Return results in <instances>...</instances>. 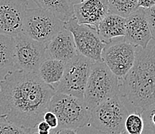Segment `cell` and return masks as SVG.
Wrapping results in <instances>:
<instances>
[{"label":"cell","mask_w":155,"mask_h":134,"mask_svg":"<svg viewBox=\"0 0 155 134\" xmlns=\"http://www.w3.org/2000/svg\"><path fill=\"white\" fill-rule=\"evenodd\" d=\"M68 1L70 2V3L73 4V5H75V4L80 3V2H82V1H84V0H68Z\"/></svg>","instance_id":"f1b7e54d"},{"label":"cell","mask_w":155,"mask_h":134,"mask_svg":"<svg viewBox=\"0 0 155 134\" xmlns=\"http://www.w3.org/2000/svg\"><path fill=\"white\" fill-rule=\"evenodd\" d=\"M73 10L79 23L97 27L108 14V0H84L73 5Z\"/></svg>","instance_id":"4fadbf2b"},{"label":"cell","mask_w":155,"mask_h":134,"mask_svg":"<svg viewBox=\"0 0 155 134\" xmlns=\"http://www.w3.org/2000/svg\"><path fill=\"white\" fill-rule=\"evenodd\" d=\"M124 39L137 47H147L152 36L147 19L145 9L139 7L126 18V30Z\"/></svg>","instance_id":"7c38bea8"},{"label":"cell","mask_w":155,"mask_h":134,"mask_svg":"<svg viewBox=\"0 0 155 134\" xmlns=\"http://www.w3.org/2000/svg\"><path fill=\"white\" fill-rule=\"evenodd\" d=\"M114 134H128L126 131H123V132H117V133H114Z\"/></svg>","instance_id":"f546056e"},{"label":"cell","mask_w":155,"mask_h":134,"mask_svg":"<svg viewBox=\"0 0 155 134\" xmlns=\"http://www.w3.org/2000/svg\"><path fill=\"white\" fill-rule=\"evenodd\" d=\"M31 129H32L22 127L0 117V134H29Z\"/></svg>","instance_id":"44dd1931"},{"label":"cell","mask_w":155,"mask_h":134,"mask_svg":"<svg viewBox=\"0 0 155 134\" xmlns=\"http://www.w3.org/2000/svg\"><path fill=\"white\" fill-rule=\"evenodd\" d=\"M119 96L133 112L141 113L155 103V52L152 39L147 47L136 46L135 61L123 78L119 79Z\"/></svg>","instance_id":"7a4b0ae2"},{"label":"cell","mask_w":155,"mask_h":134,"mask_svg":"<svg viewBox=\"0 0 155 134\" xmlns=\"http://www.w3.org/2000/svg\"><path fill=\"white\" fill-rule=\"evenodd\" d=\"M43 119L46 121V122L50 126L51 129H56V128L58 127V118H57V116H56V114H55L54 113L52 112V111L46 110V112H45L44 115H43Z\"/></svg>","instance_id":"cb8c5ba5"},{"label":"cell","mask_w":155,"mask_h":134,"mask_svg":"<svg viewBox=\"0 0 155 134\" xmlns=\"http://www.w3.org/2000/svg\"><path fill=\"white\" fill-rule=\"evenodd\" d=\"M96 29L106 43L116 38L124 37L126 18L116 14L108 13L99 22Z\"/></svg>","instance_id":"9a60e30c"},{"label":"cell","mask_w":155,"mask_h":134,"mask_svg":"<svg viewBox=\"0 0 155 134\" xmlns=\"http://www.w3.org/2000/svg\"><path fill=\"white\" fill-rule=\"evenodd\" d=\"M139 7L137 0H108V13L128 17Z\"/></svg>","instance_id":"d6986e66"},{"label":"cell","mask_w":155,"mask_h":134,"mask_svg":"<svg viewBox=\"0 0 155 134\" xmlns=\"http://www.w3.org/2000/svg\"><path fill=\"white\" fill-rule=\"evenodd\" d=\"M137 5L143 9H149L155 5V0H137Z\"/></svg>","instance_id":"484cf974"},{"label":"cell","mask_w":155,"mask_h":134,"mask_svg":"<svg viewBox=\"0 0 155 134\" xmlns=\"http://www.w3.org/2000/svg\"><path fill=\"white\" fill-rule=\"evenodd\" d=\"M94 62L77 53L73 59L65 63L63 77L54 87L56 93L84 99L86 85Z\"/></svg>","instance_id":"8992f818"},{"label":"cell","mask_w":155,"mask_h":134,"mask_svg":"<svg viewBox=\"0 0 155 134\" xmlns=\"http://www.w3.org/2000/svg\"><path fill=\"white\" fill-rule=\"evenodd\" d=\"M15 38L13 67L29 73H37L39 66L49 57L46 44L23 33Z\"/></svg>","instance_id":"ba28073f"},{"label":"cell","mask_w":155,"mask_h":134,"mask_svg":"<svg viewBox=\"0 0 155 134\" xmlns=\"http://www.w3.org/2000/svg\"><path fill=\"white\" fill-rule=\"evenodd\" d=\"M153 41V48H154V52H155V41L154 40Z\"/></svg>","instance_id":"4dcf8cb0"},{"label":"cell","mask_w":155,"mask_h":134,"mask_svg":"<svg viewBox=\"0 0 155 134\" xmlns=\"http://www.w3.org/2000/svg\"><path fill=\"white\" fill-rule=\"evenodd\" d=\"M46 46L49 57L64 63L70 61L78 53L73 35L65 28L46 43Z\"/></svg>","instance_id":"5bb4252c"},{"label":"cell","mask_w":155,"mask_h":134,"mask_svg":"<svg viewBox=\"0 0 155 134\" xmlns=\"http://www.w3.org/2000/svg\"><path fill=\"white\" fill-rule=\"evenodd\" d=\"M36 129L38 132H50L52 129L50 126L43 119L37 124Z\"/></svg>","instance_id":"d4e9b609"},{"label":"cell","mask_w":155,"mask_h":134,"mask_svg":"<svg viewBox=\"0 0 155 134\" xmlns=\"http://www.w3.org/2000/svg\"><path fill=\"white\" fill-rule=\"evenodd\" d=\"M15 38L0 34V70L13 66Z\"/></svg>","instance_id":"ac0fdd59"},{"label":"cell","mask_w":155,"mask_h":134,"mask_svg":"<svg viewBox=\"0 0 155 134\" xmlns=\"http://www.w3.org/2000/svg\"><path fill=\"white\" fill-rule=\"evenodd\" d=\"M145 13L150 27L152 39L155 41V5L149 9H145Z\"/></svg>","instance_id":"603a6c76"},{"label":"cell","mask_w":155,"mask_h":134,"mask_svg":"<svg viewBox=\"0 0 155 134\" xmlns=\"http://www.w3.org/2000/svg\"><path fill=\"white\" fill-rule=\"evenodd\" d=\"M56 134H77V129H70V128H61L56 129Z\"/></svg>","instance_id":"4316f807"},{"label":"cell","mask_w":155,"mask_h":134,"mask_svg":"<svg viewBox=\"0 0 155 134\" xmlns=\"http://www.w3.org/2000/svg\"><path fill=\"white\" fill-rule=\"evenodd\" d=\"M47 110L54 113L58 118L59 126L56 129H77L90 125L91 111L86 105L84 99L55 93Z\"/></svg>","instance_id":"277c9868"},{"label":"cell","mask_w":155,"mask_h":134,"mask_svg":"<svg viewBox=\"0 0 155 134\" xmlns=\"http://www.w3.org/2000/svg\"><path fill=\"white\" fill-rule=\"evenodd\" d=\"M64 28L73 35L78 53L94 61H102L103 49L107 43L99 36L96 27L80 24L73 16L64 22Z\"/></svg>","instance_id":"9c48e42d"},{"label":"cell","mask_w":155,"mask_h":134,"mask_svg":"<svg viewBox=\"0 0 155 134\" xmlns=\"http://www.w3.org/2000/svg\"><path fill=\"white\" fill-rule=\"evenodd\" d=\"M136 46L124 37L112 39L106 44L102 52V61L119 79L123 78L135 61Z\"/></svg>","instance_id":"30bf717a"},{"label":"cell","mask_w":155,"mask_h":134,"mask_svg":"<svg viewBox=\"0 0 155 134\" xmlns=\"http://www.w3.org/2000/svg\"><path fill=\"white\" fill-rule=\"evenodd\" d=\"M27 0H0V34L15 37L22 33Z\"/></svg>","instance_id":"8fae6325"},{"label":"cell","mask_w":155,"mask_h":134,"mask_svg":"<svg viewBox=\"0 0 155 134\" xmlns=\"http://www.w3.org/2000/svg\"><path fill=\"white\" fill-rule=\"evenodd\" d=\"M129 113L124 103L119 95H116L93 109L89 126L103 134L123 132Z\"/></svg>","instance_id":"5b68a950"},{"label":"cell","mask_w":155,"mask_h":134,"mask_svg":"<svg viewBox=\"0 0 155 134\" xmlns=\"http://www.w3.org/2000/svg\"><path fill=\"white\" fill-rule=\"evenodd\" d=\"M119 95V78L103 61H94L86 85L84 100L90 110Z\"/></svg>","instance_id":"3957f363"},{"label":"cell","mask_w":155,"mask_h":134,"mask_svg":"<svg viewBox=\"0 0 155 134\" xmlns=\"http://www.w3.org/2000/svg\"><path fill=\"white\" fill-rule=\"evenodd\" d=\"M39 8L51 12L62 20L67 22L74 16L73 5L68 0H33Z\"/></svg>","instance_id":"2e32d148"},{"label":"cell","mask_w":155,"mask_h":134,"mask_svg":"<svg viewBox=\"0 0 155 134\" xmlns=\"http://www.w3.org/2000/svg\"><path fill=\"white\" fill-rule=\"evenodd\" d=\"M64 29V22L41 8L27 9L22 32L29 37L47 43Z\"/></svg>","instance_id":"52a82bcc"},{"label":"cell","mask_w":155,"mask_h":134,"mask_svg":"<svg viewBox=\"0 0 155 134\" xmlns=\"http://www.w3.org/2000/svg\"><path fill=\"white\" fill-rule=\"evenodd\" d=\"M65 63L51 57H47L39 66L38 74L46 83L53 86L63 77Z\"/></svg>","instance_id":"e0dca14e"},{"label":"cell","mask_w":155,"mask_h":134,"mask_svg":"<svg viewBox=\"0 0 155 134\" xmlns=\"http://www.w3.org/2000/svg\"><path fill=\"white\" fill-rule=\"evenodd\" d=\"M54 87L37 73L9 71L0 81V117L27 129H36L43 120Z\"/></svg>","instance_id":"6da1fadb"},{"label":"cell","mask_w":155,"mask_h":134,"mask_svg":"<svg viewBox=\"0 0 155 134\" xmlns=\"http://www.w3.org/2000/svg\"><path fill=\"white\" fill-rule=\"evenodd\" d=\"M124 127L128 134H143L144 122L141 113L132 112L128 114L125 120Z\"/></svg>","instance_id":"ffe728a7"},{"label":"cell","mask_w":155,"mask_h":134,"mask_svg":"<svg viewBox=\"0 0 155 134\" xmlns=\"http://www.w3.org/2000/svg\"><path fill=\"white\" fill-rule=\"evenodd\" d=\"M144 122V129L150 134H155V103L147 107L141 113Z\"/></svg>","instance_id":"7402d4cb"},{"label":"cell","mask_w":155,"mask_h":134,"mask_svg":"<svg viewBox=\"0 0 155 134\" xmlns=\"http://www.w3.org/2000/svg\"><path fill=\"white\" fill-rule=\"evenodd\" d=\"M56 129H52L51 131H50V134H56ZM29 134H39V133H38L36 129H31V131L29 132Z\"/></svg>","instance_id":"83f0119b"}]
</instances>
